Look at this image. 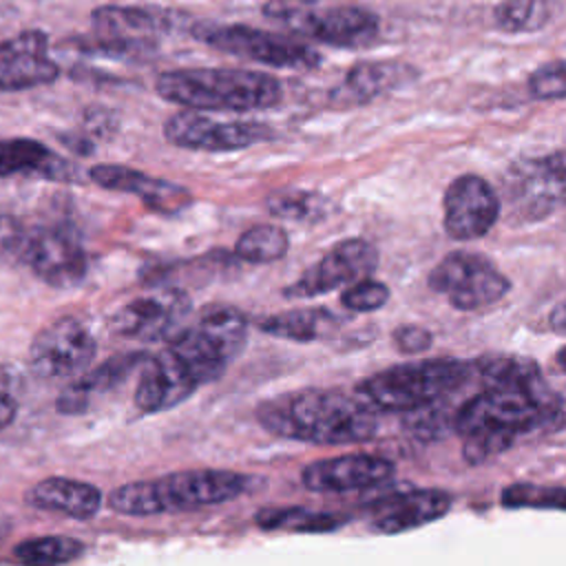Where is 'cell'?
<instances>
[{
	"label": "cell",
	"instance_id": "6da1fadb",
	"mask_svg": "<svg viewBox=\"0 0 566 566\" xmlns=\"http://www.w3.org/2000/svg\"><path fill=\"white\" fill-rule=\"evenodd\" d=\"M557 398L546 380L535 385L486 382L455 409L453 431L462 436V455L471 464L511 449L522 436L557 420Z\"/></svg>",
	"mask_w": 566,
	"mask_h": 566
},
{
	"label": "cell",
	"instance_id": "7a4b0ae2",
	"mask_svg": "<svg viewBox=\"0 0 566 566\" xmlns=\"http://www.w3.org/2000/svg\"><path fill=\"white\" fill-rule=\"evenodd\" d=\"M261 427L274 436L312 444H352L369 440L378 420L360 396L338 389H303L263 402Z\"/></svg>",
	"mask_w": 566,
	"mask_h": 566
},
{
	"label": "cell",
	"instance_id": "3957f363",
	"mask_svg": "<svg viewBox=\"0 0 566 566\" xmlns=\"http://www.w3.org/2000/svg\"><path fill=\"white\" fill-rule=\"evenodd\" d=\"M250 478L228 469H184L155 480H135L113 489L106 506L117 515L150 517L230 502L245 493Z\"/></svg>",
	"mask_w": 566,
	"mask_h": 566
},
{
	"label": "cell",
	"instance_id": "277c9868",
	"mask_svg": "<svg viewBox=\"0 0 566 566\" xmlns=\"http://www.w3.org/2000/svg\"><path fill=\"white\" fill-rule=\"evenodd\" d=\"M155 91L166 102L192 111H265L281 102L276 77L248 69H172L159 73Z\"/></svg>",
	"mask_w": 566,
	"mask_h": 566
},
{
	"label": "cell",
	"instance_id": "5b68a950",
	"mask_svg": "<svg viewBox=\"0 0 566 566\" xmlns=\"http://www.w3.org/2000/svg\"><path fill=\"white\" fill-rule=\"evenodd\" d=\"M473 374V363L455 358H422L409 360L356 385L360 396L371 409L380 411H413L427 407L444 396L458 391Z\"/></svg>",
	"mask_w": 566,
	"mask_h": 566
},
{
	"label": "cell",
	"instance_id": "8992f818",
	"mask_svg": "<svg viewBox=\"0 0 566 566\" xmlns=\"http://www.w3.org/2000/svg\"><path fill=\"white\" fill-rule=\"evenodd\" d=\"M263 15L296 35L343 49L371 44L380 29L374 11L334 0H268Z\"/></svg>",
	"mask_w": 566,
	"mask_h": 566
},
{
	"label": "cell",
	"instance_id": "52a82bcc",
	"mask_svg": "<svg viewBox=\"0 0 566 566\" xmlns=\"http://www.w3.org/2000/svg\"><path fill=\"white\" fill-rule=\"evenodd\" d=\"M502 210L511 223H537L566 208V150L515 161L502 181Z\"/></svg>",
	"mask_w": 566,
	"mask_h": 566
},
{
	"label": "cell",
	"instance_id": "ba28073f",
	"mask_svg": "<svg viewBox=\"0 0 566 566\" xmlns=\"http://www.w3.org/2000/svg\"><path fill=\"white\" fill-rule=\"evenodd\" d=\"M192 35L217 51L274 69L310 71L321 64L316 49L248 24H197L192 27Z\"/></svg>",
	"mask_w": 566,
	"mask_h": 566
},
{
	"label": "cell",
	"instance_id": "9c48e42d",
	"mask_svg": "<svg viewBox=\"0 0 566 566\" xmlns=\"http://www.w3.org/2000/svg\"><path fill=\"white\" fill-rule=\"evenodd\" d=\"M429 285L455 310L475 312L504 298L511 281L489 259L475 252H451L431 272Z\"/></svg>",
	"mask_w": 566,
	"mask_h": 566
},
{
	"label": "cell",
	"instance_id": "30bf717a",
	"mask_svg": "<svg viewBox=\"0 0 566 566\" xmlns=\"http://www.w3.org/2000/svg\"><path fill=\"white\" fill-rule=\"evenodd\" d=\"M97 340L91 329L62 316L46 323L29 345V367L42 380H64L82 374L95 358Z\"/></svg>",
	"mask_w": 566,
	"mask_h": 566
},
{
	"label": "cell",
	"instance_id": "8fae6325",
	"mask_svg": "<svg viewBox=\"0 0 566 566\" xmlns=\"http://www.w3.org/2000/svg\"><path fill=\"white\" fill-rule=\"evenodd\" d=\"M164 137L184 150L232 153L270 139L272 130L261 122L217 119L203 115V111L184 108L166 119Z\"/></svg>",
	"mask_w": 566,
	"mask_h": 566
},
{
	"label": "cell",
	"instance_id": "7c38bea8",
	"mask_svg": "<svg viewBox=\"0 0 566 566\" xmlns=\"http://www.w3.org/2000/svg\"><path fill=\"white\" fill-rule=\"evenodd\" d=\"M175 15L166 9L102 4L91 13L95 38L86 49L111 57H126L150 46L157 35L166 33Z\"/></svg>",
	"mask_w": 566,
	"mask_h": 566
},
{
	"label": "cell",
	"instance_id": "4fadbf2b",
	"mask_svg": "<svg viewBox=\"0 0 566 566\" xmlns=\"http://www.w3.org/2000/svg\"><path fill=\"white\" fill-rule=\"evenodd\" d=\"M22 265L53 287H71L86 276L88 259L71 226L51 223L31 226Z\"/></svg>",
	"mask_w": 566,
	"mask_h": 566
},
{
	"label": "cell",
	"instance_id": "5bb4252c",
	"mask_svg": "<svg viewBox=\"0 0 566 566\" xmlns=\"http://www.w3.org/2000/svg\"><path fill=\"white\" fill-rule=\"evenodd\" d=\"M378 265L376 248L365 239L338 241L312 268H307L283 294L287 298H314L336 287L369 276Z\"/></svg>",
	"mask_w": 566,
	"mask_h": 566
},
{
	"label": "cell",
	"instance_id": "9a60e30c",
	"mask_svg": "<svg viewBox=\"0 0 566 566\" xmlns=\"http://www.w3.org/2000/svg\"><path fill=\"white\" fill-rule=\"evenodd\" d=\"M442 210V223L451 239L475 241L495 226L502 203L489 181L478 175H460L447 186Z\"/></svg>",
	"mask_w": 566,
	"mask_h": 566
},
{
	"label": "cell",
	"instance_id": "2e32d148",
	"mask_svg": "<svg viewBox=\"0 0 566 566\" xmlns=\"http://www.w3.org/2000/svg\"><path fill=\"white\" fill-rule=\"evenodd\" d=\"M190 314V296L179 287H161L148 296L122 305L108 321L111 329L126 338L159 340L184 327Z\"/></svg>",
	"mask_w": 566,
	"mask_h": 566
},
{
	"label": "cell",
	"instance_id": "e0dca14e",
	"mask_svg": "<svg viewBox=\"0 0 566 566\" xmlns=\"http://www.w3.org/2000/svg\"><path fill=\"white\" fill-rule=\"evenodd\" d=\"M57 62L49 55L44 31L29 29L0 42V91H29L55 82Z\"/></svg>",
	"mask_w": 566,
	"mask_h": 566
},
{
	"label": "cell",
	"instance_id": "ac0fdd59",
	"mask_svg": "<svg viewBox=\"0 0 566 566\" xmlns=\"http://www.w3.org/2000/svg\"><path fill=\"white\" fill-rule=\"evenodd\" d=\"M88 179L104 190L135 195L137 199L144 201L146 208H150L157 214L175 217L192 206V195L188 188L175 181L135 170L130 166L95 164L88 170Z\"/></svg>",
	"mask_w": 566,
	"mask_h": 566
},
{
	"label": "cell",
	"instance_id": "d6986e66",
	"mask_svg": "<svg viewBox=\"0 0 566 566\" xmlns=\"http://www.w3.org/2000/svg\"><path fill=\"white\" fill-rule=\"evenodd\" d=\"M197 389L199 382L166 345L159 354L144 358L133 402L142 413H159L181 405Z\"/></svg>",
	"mask_w": 566,
	"mask_h": 566
},
{
	"label": "cell",
	"instance_id": "ffe728a7",
	"mask_svg": "<svg viewBox=\"0 0 566 566\" xmlns=\"http://www.w3.org/2000/svg\"><path fill=\"white\" fill-rule=\"evenodd\" d=\"M394 471V462L382 455L347 453L307 464L301 471V482L305 489L316 493H343L378 486L389 480Z\"/></svg>",
	"mask_w": 566,
	"mask_h": 566
},
{
	"label": "cell",
	"instance_id": "44dd1931",
	"mask_svg": "<svg viewBox=\"0 0 566 566\" xmlns=\"http://www.w3.org/2000/svg\"><path fill=\"white\" fill-rule=\"evenodd\" d=\"M418 71L398 60H369L354 64L340 84L329 93V104L334 108H352L367 104L389 91L411 84Z\"/></svg>",
	"mask_w": 566,
	"mask_h": 566
},
{
	"label": "cell",
	"instance_id": "7402d4cb",
	"mask_svg": "<svg viewBox=\"0 0 566 566\" xmlns=\"http://www.w3.org/2000/svg\"><path fill=\"white\" fill-rule=\"evenodd\" d=\"M453 497L444 489H413L389 497L380 504L371 528L382 535L407 533L427 526L447 515Z\"/></svg>",
	"mask_w": 566,
	"mask_h": 566
},
{
	"label": "cell",
	"instance_id": "603a6c76",
	"mask_svg": "<svg viewBox=\"0 0 566 566\" xmlns=\"http://www.w3.org/2000/svg\"><path fill=\"white\" fill-rule=\"evenodd\" d=\"M38 177L46 181H77L75 164L31 137L0 139V177Z\"/></svg>",
	"mask_w": 566,
	"mask_h": 566
},
{
	"label": "cell",
	"instance_id": "cb8c5ba5",
	"mask_svg": "<svg viewBox=\"0 0 566 566\" xmlns=\"http://www.w3.org/2000/svg\"><path fill=\"white\" fill-rule=\"evenodd\" d=\"M24 502L31 509L57 513L77 522H86L95 517L104 504V493L88 482L51 475L40 482H35L27 495Z\"/></svg>",
	"mask_w": 566,
	"mask_h": 566
},
{
	"label": "cell",
	"instance_id": "d4e9b609",
	"mask_svg": "<svg viewBox=\"0 0 566 566\" xmlns=\"http://www.w3.org/2000/svg\"><path fill=\"white\" fill-rule=\"evenodd\" d=\"M144 358V352H126L108 358L106 363L75 378L66 389H62L55 400V409L64 416H77L88 411L95 398L119 387L135 369L142 367Z\"/></svg>",
	"mask_w": 566,
	"mask_h": 566
},
{
	"label": "cell",
	"instance_id": "484cf974",
	"mask_svg": "<svg viewBox=\"0 0 566 566\" xmlns=\"http://www.w3.org/2000/svg\"><path fill=\"white\" fill-rule=\"evenodd\" d=\"M256 327L274 338L312 343L332 336L340 327V316L327 307H294L263 316Z\"/></svg>",
	"mask_w": 566,
	"mask_h": 566
},
{
	"label": "cell",
	"instance_id": "4316f807",
	"mask_svg": "<svg viewBox=\"0 0 566 566\" xmlns=\"http://www.w3.org/2000/svg\"><path fill=\"white\" fill-rule=\"evenodd\" d=\"M254 522L263 531L329 533L340 528L347 522V517L332 511H312L305 506H265L256 511Z\"/></svg>",
	"mask_w": 566,
	"mask_h": 566
},
{
	"label": "cell",
	"instance_id": "83f0119b",
	"mask_svg": "<svg viewBox=\"0 0 566 566\" xmlns=\"http://www.w3.org/2000/svg\"><path fill=\"white\" fill-rule=\"evenodd\" d=\"M197 325L221 347V352L230 360H234L243 352L248 340V318L237 307H230V305L208 307L199 316Z\"/></svg>",
	"mask_w": 566,
	"mask_h": 566
},
{
	"label": "cell",
	"instance_id": "f1b7e54d",
	"mask_svg": "<svg viewBox=\"0 0 566 566\" xmlns=\"http://www.w3.org/2000/svg\"><path fill=\"white\" fill-rule=\"evenodd\" d=\"M86 553V544L69 535H42L29 537L15 544L13 557L29 566H55L80 559Z\"/></svg>",
	"mask_w": 566,
	"mask_h": 566
},
{
	"label": "cell",
	"instance_id": "f546056e",
	"mask_svg": "<svg viewBox=\"0 0 566 566\" xmlns=\"http://www.w3.org/2000/svg\"><path fill=\"white\" fill-rule=\"evenodd\" d=\"M553 0H504L493 9V22L506 33H533L553 18Z\"/></svg>",
	"mask_w": 566,
	"mask_h": 566
},
{
	"label": "cell",
	"instance_id": "4dcf8cb0",
	"mask_svg": "<svg viewBox=\"0 0 566 566\" xmlns=\"http://www.w3.org/2000/svg\"><path fill=\"white\" fill-rule=\"evenodd\" d=\"M270 214L285 219V221H296V223H316L329 214V199L323 197L321 192L312 190H281L272 192L265 201Z\"/></svg>",
	"mask_w": 566,
	"mask_h": 566
},
{
	"label": "cell",
	"instance_id": "1f68e13d",
	"mask_svg": "<svg viewBox=\"0 0 566 566\" xmlns=\"http://www.w3.org/2000/svg\"><path fill=\"white\" fill-rule=\"evenodd\" d=\"M287 232L272 223L248 228L234 243V254L248 263L279 261L287 252Z\"/></svg>",
	"mask_w": 566,
	"mask_h": 566
},
{
	"label": "cell",
	"instance_id": "d6a6232c",
	"mask_svg": "<svg viewBox=\"0 0 566 566\" xmlns=\"http://www.w3.org/2000/svg\"><path fill=\"white\" fill-rule=\"evenodd\" d=\"M506 509H551L566 511V486L513 482L502 491L500 497Z\"/></svg>",
	"mask_w": 566,
	"mask_h": 566
},
{
	"label": "cell",
	"instance_id": "836d02e7",
	"mask_svg": "<svg viewBox=\"0 0 566 566\" xmlns=\"http://www.w3.org/2000/svg\"><path fill=\"white\" fill-rule=\"evenodd\" d=\"M389 301V287L369 276L349 283L340 294V305L354 314H367L380 310Z\"/></svg>",
	"mask_w": 566,
	"mask_h": 566
},
{
	"label": "cell",
	"instance_id": "e575fe53",
	"mask_svg": "<svg viewBox=\"0 0 566 566\" xmlns=\"http://www.w3.org/2000/svg\"><path fill=\"white\" fill-rule=\"evenodd\" d=\"M31 226L15 214L0 212V263L22 265Z\"/></svg>",
	"mask_w": 566,
	"mask_h": 566
},
{
	"label": "cell",
	"instance_id": "d590c367",
	"mask_svg": "<svg viewBox=\"0 0 566 566\" xmlns=\"http://www.w3.org/2000/svg\"><path fill=\"white\" fill-rule=\"evenodd\" d=\"M528 93L535 99H564L566 97V60H555L535 69L528 77Z\"/></svg>",
	"mask_w": 566,
	"mask_h": 566
},
{
	"label": "cell",
	"instance_id": "8d00e7d4",
	"mask_svg": "<svg viewBox=\"0 0 566 566\" xmlns=\"http://www.w3.org/2000/svg\"><path fill=\"white\" fill-rule=\"evenodd\" d=\"M394 345L405 354H420L433 345V334L420 325H400L391 334Z\"/></svg>",
	"mask_w": 566,
	"mask_h": 566
},
{
	"label": "cell",
	"instance_id": "74e56055",
	"mask_svg": "<svg viewBox=\"0 0 566 566\" xmlns=\"http://www.w3.org/2000/svg\"><path fill=\"white\" fill-rule=\"evenodd\" d=\"M18 416V402L11 394L0 391V429L9 427Z\"/></svg>",
	"mask_w": 566,
	"mask_h": 566
},
{
	"label": "cell",
	"instance_id": "f35d334b",
	"mask_svg": "<svg viewBox=\"0 0 566 566\" xmlns=\"http://www.w3.org/2000/svg\"><path fill=\"white\" fill-rule=\"evenodd\" d=\"M548 323L555 332H562L566 334V298L562 303H557L548 316Z\"/></svg>",
	"mask_w": 566,
	"mask_h": 566
},
{
	"label": "cell",
	"instance_id": "ab89813d",
	"mask_svg": "<svg viewBox=\"0 0 566 566\" xmlns=\"http://www.w3.org/2000/svg\"><path fill=\"white\" fill-rule=\"evenodd\" d=\"M555 360H557V365L564 369V374H566V345L555 354Z\"/></svg>",
	"mask_w": 566,
	"mask_h": 566
},
{
	"label": "cell",
	"instance_id": "60d3db41",
	"mask_svg": "<svg viewBox=\"0 0 566 566\" xmlns=\"http://www.w3.org/2000/svg\"><path fill=\"white\" fill-rule=\"evenodd\" d=\"M9 528H11V524L4 520V517H0V542L7 537V533H9Z\"/></svg>",
	"mask_w": 566,
	"mask_h": 566
}]
</instances>
